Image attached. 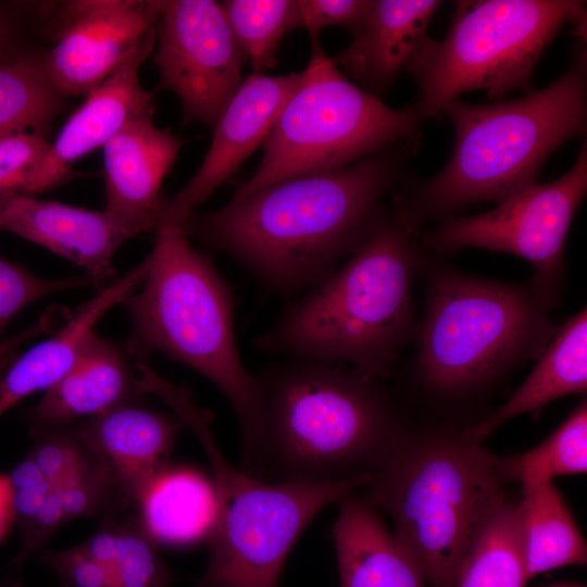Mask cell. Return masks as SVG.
I'll return each instance as SVG.
<instances>
[{"mask_svg":"<svg viewBox=\"0 0 587 587\" xmlns=\"http://www.w3.org/2000/svg\"><path fill=\"white\" fill-rule=\"evenodd\" d=\"M371 0H298L301 28L309 32L311 40L328 26H342L352 33L362 25Z\"/></svg>","mask_w":587,"mask_h":587,"instance_id":"d590c367","label":"cell"},{"mask_svg":"<svg viewBox=\"0 0 587 587\" xmlns=\"http://www.w3.org/2000/svg\"><path fill=\"white\" fill-rule=\"evenodd\" d=\"M50 143L46 137L16 134L0 138V192H27Z\"/></svg>","mask_w":587,"mask_h":587,"instance_id":"836d02e7","label":"cell"},{"mask_svg":"<svg viewBox=\"0 0 587 587\" xmlns=\"http://www.w3.org/2000/svg\"><path fill=\"white\" fill-rule=\"evenodd\" d=\"M137 504L140 524L158 545L207 540L216 514L214 486L189 467L170 466Z\"/></svg>","mask_w":587,"mask_h":587,"instance_id":"cb8c5ba5","label":"cell"},{"mask_svg":"<svg viewBox=\"0 0 587 587\" xmlns=\"http://www.w3.org/2000/svg\"><path fill=\"white\" fill-rule=\"evenodd\" d=\"M0 230L40 245L98 283L112 277L120 247L141 234L107 210L95 211L15 191L0 192Z\"/></svg>","mask_w":587,"mask_h":587,"instance_id":"2e32d148","label":"cell"},{"mask_svg":"<svg viewBox=\"0 0 587 587\" xmlns=\"http://www.w3.org/2000/svg\"><path fill=\"white\" fill-rule=\"evenodd\" d=\"M400 161L380 150L341 168L289 177L191 214L183 226L276 294H296L327 277L365 237Z\"/></svg>","mask_w":587,"mask_h":587,"instance_id":"6da1fadb","label":"cell"},{"mask_svg":"<svg viewBox=\"0 0 587 587\" xmlns=\"http://www.w3.org/2000/svg\"><path fill=\"white\" fill-rule=\"evenodd\" d=\"M446 36H428L408 66L419 86L417 115L436 118L464 92L500 100L529 90L533 71L566 24L585 37L586 8L573 0L455 1Z\"/></svg>","mask_w":587,"mask_h":587,"instance_id":"52a82bcc","label":"cell"},{"mask_svg":"<svg viewBox=\"0 0 587 587\" xmlns=\"http://www.w3.org/2000/svg\"><path fill=\"white\" fill-rule=\"evenodd\" d=\"M155 46V27L145 33L112 73L88 95L50 143L26 195L48 190L80 158L102 148L128 122L154 113V93L140 84L139 70Z\"/></svg>","mask_w":587,"mask_h":587,"instance_id":"9a60e30c","label":"cell"},{"mask_svg":"<svg viewBox=\"0 0 587 587\" xmlns=\"http://www.w3.org/2000/svg\"><path fill=\"white\" fill-rule=\"evenodd\" d=\"M526 583L517 508L507 501L463 558L455 587H524Z\"/></svg>","mask_w":587,"mask_h":587,"instance_id":"4316f807","label":"cell"},{"mask_svg":"<svg viewBox=\"0 0 587 587\" xmlns=\"http://www.w3.org/2000/svg\"><path fill=\"white\" fill-rule=\"evenodd\" d=\"M7 486L10 510L21 536L53 484L27 453L8 475Z\"/></svg>","mask_w":587,"mask_h":587,"instance_id":"e575fe53","label":"cell"},{"mask_svg":"<svg viewBox=\"0 0 587 587\" xmlns=\"http://www.w3.org/2000/svg\"><path fill=\"white\" fill-rule=\"evenodd\" d=\"M416 225L382 212L348 260L254 340L264 352L388 375L412 335Z\"/></svg>","mask_w":587,"mask_h":587,"instance_id":"3957f363","label":"cell"},{"mask_svg":"<svg viewBox=\"0 0 587 587\" xmlns=\"http://www.w3.org/2000/svg\"><path fill=\"white\" fill-rule=\"evenodd\" d=\"M496 457L463 434L402 436L373 474L372 507L430 587H455L459 566L507 502Z\"/></svg>","mask_w":587,"mask_h":587,"instance_id":"8992f818","label":"cell"},{"mask_svg":"<svg viewBox=\"0 0 587 587\" xmlns=\"http://www.w3.org/2000/svg\"><path fill=\"white\" fill-rule=\"evenodd\" d=\"M216 514L209 561L196 587H277L285 562L308 525L327 505L373 474L324 483H267L226 459L212 466Z\"/></svg>","mask_w":587,"mask_h":587,"instance_id":"30bf717a","label":"cell"},{"mask_svg":"<svg viewBox=\"0 0 587 587\" xmlns=\"http://www.w3.org/2000/svg\"><path fill=\"white\" fill-rule=\"evenodd\" d=\"M245 61L220 2L163 1L153 62L159 89L180 101L184 124L215 128L242 83Z\"/></svg>","mask_w":587,"mask_h":587,"instance_id":"7c38bea8","label":"cell"},{"mask_svg":"<svg viewBox=\"0 0 587 587\" xmlns=\"http://www.w3.org/2000/svg\"><path fill=\"white\" fill-rule=\"evenodd\" d=\"M66 523L62 503L53 485L27 529L20 536V547L12 563L21 567Z\"/></svg>","mask_w":587,"mask_h":587,"instance_id":"74e56055","label":"cell"},{"mask_svg":"<svg viewBox=\"0 0 587 587\" xmlns=\"http://www.w3.org/2000/svg\"><path fill=\"white\" fill-rule=\"evenodd\" d=\"M441 4L437 0H372L352 41L332 62L377 97L407 70Z\"/></svg>","mask_w":587,"mask_h":587,"instance_id":"ffe728a7","label":"cell"},{"mask_svg":"<svg viewBox=\"0 0 587 587\" xmlns=\"http://www.w3.org/2000/svg\"><path fill=\"white\" fill-rule=\"evenodd\" d=\"M565 73L546 88L512 101L444 110L454 128L451 158L398 208L417 225L479 201L502 202L538 184L550 154L587 123V53L575 45Z\"/></svg>","mask_w":587,"mask_h":587,"instance_id":"277c9868","label":"cell"},{"mask_svg":"<svg viewBox=\"0 0 587 587\" xmlns=\"http://www.w3.org/2000/svg\"><path fill=\"white\" fill-rule=\"evenodd\" d=\"M53 485L67 523L80 517L108 515L121 505L128 504L123 492L101 463Z\"/></svg>","mask_w":587,"mask_h":587,"instance_id":"d6a6232c","label":"cell"},{"mask_svg":"<svg viewBox=\"0 0 587 587\" xmlns=\"http://www.w3.org/2000/svg\"><path fill=\"white\" fill-rule=\"evenodd\" d=\"M0 587H14V586H4V585L0 584ZM59 587H61V586H59Z\"/></svg>","mask_w":587,"mask_h":587,"instance_id":"7bdbcfd3","label":"cell"},{"mask_svg":"<svg viewBox=\"0 0 587 587\" xmlns=\"http://www.w3.org/2000/svg\"><path fill=\"white\" fill-rule=\"evenodd\" d=\"M502 483L525 486L553 482L563 475L587 471V405L582 400L567 419L535 448L504 458L496 457Z\"/></svg>","mask_w":587,"mask_h":587,"instance_id":"83f0119b","label":"cell"},{"mask_svg":"<svg viewBox=\"0 0 587 587\" xmlns=\"http://www.w3.org/2000/svg\"><path fill=\"white\" fill-rule=\"evenodd\" d=\"M15 351H10L0 357V377L15 357Z\"/></svg>","mask_w":587,"mask_h":587,"instance_id":"b9f144b4","label":"cell"},{"mask_svg":"<svg viewBox=\"0 0 587 587\" xmlns=\"http://www.w3.org/2000/svg\"><path fill=\"white\" fill-rule=\"evenodd\" d=\"M150 257L80 304L67 323L12 360L0 377V416L27 396L46 391L73 366L85 340L102 316L142 283Z\"/></svg>","mask_w":587,"mask_h":587,"instance_id":"44dd1931","label":"cell"},{"mask_svg":"<svg viewBox=\"0 0 587 587\" xmlns=\"http://www.w3.org/2000/svg\"><path fill=\"white\" fill-rule=\"evenodd\" d=\"M98 284L87 275L38 277L24 265L0 257V337L8 323L30 303L50 295Z\"/></svg>","mask_w":587,"mask_h":587,"instance_id":"1f68e13d","label":"cell"},{"mask_svg":"<svg viewBox=\"0 0 587 587\" xmlns=\"http://www.w3.org/2000/svg\"><path fill=\"white\" fill-rule=\"evenodd\" d=\"M32 436L34 441L27 453L52 484L100 464L77 424L49 426L33 432Z\"/></svg>","mask_w":587,"mask_h":587,"instance_id":"4dcf8cb0","label":"cell"},{"mask_svg":"<svg viewBox=\"0 0 587 587\" xmlns=\"http://www.w3.org/2000/svg\"><path fill=\"white\" fill-rule=\"evenodd\" d=\"M41 561L58 575L61 587H116L111 571L85 554L78 546L48 549Z\"/></svg>","mask_w":587,"mask_h":587,"instance_id":"8d00e7d4","label":"cell"},{"mask_svg":"<svg viewBox=\"0 0 587 587\" xmlns=\"http://www.w3.org/2000/svg\"><path fill=\"white\" fill-rule=\"evenodd\" d=\"M77 546L89 558L111 571L117 548V521L113 513L105 515L100 526Z\"/></svg>","mask_w":587,"mask_h":587,"instance_id":"f35d334b","label":"cell"},{"mask_svg":"<svg viewBox=\"0 0 587 587\" xmlns=\"http://www.w3.org/2000/svg\"><path fill=\"white\" fill-rule=\"evenodd\" d=\"M42 58L20 52L0 61V138L45 133L63 108Z\"/></svg>","mask_w":587,"mask_h":587,"instance_id":"484cf974","label":"cell"},{"mask_svg":"<svg viewBox=\"0 0 587 587\" xmlns=\"http://www.w3.org/2000/svg\"><path fill=\"white\" fill-rule=\"evenodd\" d=\"M522 491L516 508L527 582L553 569L586 564V541L554 483Z\"/></svg>","mask_w":587,"mask_h":587,"instance_id":"d4e9b609","label":"cell"},{"mask_svg":"<svg viewBox=\"0 0 587 587\" xmlns=\"http://www.w3.org/2000/svg\"><path fill=\"white\" fill-rule=\"evenodd\" d=\"M302 72L267 76L252 73L242 80L214 128L211 146L197 173L164 205L163 218L184 223L271 133Z\"/></svg>","mask_w":587,"mask_h":587,"instance_id":"5bb4252c","label":"cell"},{"mask_svg":"<svg viewBox=\"0 0 587 587\" xmlns=\"http://www.w3.org/2000/svg\"><path fill=\"white\" fill-rule=\"evenodd\" d=\"M163 1L65 2L46 28L55 46L42 58L49 79L66 96L88 95L154 28Z\"/></svg>","mask_w":587,"mask_h":587,"instance_id":"4fadbf2b","label":"cell"},{"mask_svg":"<svg viewBox=\"0 0 587 587\" xmlns=\"http://www.w3.org/2000/svg\"><path fill=\"white\" fill-rule=\"evenodd\" d=\"M337 503L333 538L340 587H426L421 570L366 499L351 492Z\"/></svg>","mask_w":587,"mask_h":587,"instance_id":"7402d4cb","label":"cell"},{"mask_svg":"<svg viewBox=\"0 0 587 587\" xmlns=\"http://www.w3.org/2000/svg\"><path fill=\"white\" fill-rule=\"evenodd\" d=\"M10 27L9 23L0 12V61L15 55L20 52L12 50L10 46Z\"/></svg>","mask_w":587,"mask_h":587,"instance_id":"ab89813d","label":"cell"},{"mask_svg":"<svg viewBox=\"0 0 587 587\" xmlns=\"http://www.w3.org/2000/svg\"><path fill=\"white\" fill-rule=\"evenodd\" d=\"M116 587H170L174 574L139 520L117 521V548L111 567Z\"/></svg>","mask_w":587,"mask_h":587,"instance_id":"f546056e","label":"cell"},{"mask_svg":"<svg viewBox=\"0 0 587 587\" xmlns=\"http://www.w3.org/2000/svg\"><path fill=\"white\" fill-rule=\"evenodd\" d=\"M587 190V145L561 177L537 184L495 209L450 217L425 238L428 248L454 252L482 248L514 254L534 266L530 288L549 308L560 300L564 279V245Z\"/></svg>","mask_w":587,"mask_h":587,"instance_id":"8fae6325","label":"cell"},{"mask_svg":"<svg viewBox=\"0 0 587 587\" xmlns=\"http://www.w3.org/2000/svg\"><path fill=\"white\" fill-rule=\"evenodd\" d=\"M24 341H25L24 336L21 334L12 338H9L4 341H1L0 342V357L7 352L16 350V348Z\"/></svg>","mask_w":587,"mask_h":587,"instance_id":"60d3db41","label":"cell"},{"mask_svg":"<svg viewBox=\"0 0 587 587\" xmlns=\"http://www.w3.org/2000/svg\"><path fill=\"white\" fill-rule=\"evenodd\" d=\"M262 405L241 470L267 483H324L374 474L402 438L377 377L292 359L257 375Z\"/></svg>","mask_w":587,"mask_h":587,"instance_id":"7a4b0ae2","label":"cell"},{"mask_svg":"<svg viewBox=\"0 0 587 587\" xmlns=\"http://www.w3.org/2000/svg\"><path fill=\"white\" fill-rule=\"evenodd\" d=\"M221 7L253 73L275 67L283 37L301 28L296 0H227Z\"/></svg>","mask_w":587,"mask_h":587,"instance_id":"f1b7e54d","label":"cell"},{"mask_svg":"<svg viewBox=\"0 0 587 587\" xmlns=\"http://www.w3.org/2000/svg\"><path fill=\"white\" fill-rule=\"evenodd\" d=\"M153 234L150 267L122 303L133 326L126 349L146 363L165 354L215 385L237 415L245 457L258 436L262 394L237 349L229 288L182 223L162 220Z\"/></svg>","mask_w":587,"mask_h":587,"instance_id":"5b68a950","label":"cell"},{"mask_svg":"<svg viewBox=\"0 0 587 587\" xmlns=\"http://www.w3.org/2000/svg\"><path fill=\"white\" fill-rule=\"evenodd\" d=\"M133 358L126 347L93 332L70 371L28 410L26 421L30 433L136 401L143 392L138 373L140 361Z\"/></svg>","mask_w":587,"mask_h":587,"instance_id":"d6986e66","label":"cell"},{"mask_svg":"<svg viewBox=\"0 0 587 587\" xmlns=\"http://www.w3.org/2000/svg\"><path fill=\"white\" fill-rule=\"evenodd\" d=\"M547 312L530 287L434 274L419 339L422 378L436 391L462 392L538 358L559 327Z\"/></svg>","mask_w":587,"mask_h":587,"instance_id":"ba28073f","label":"cell"},{"mask_svg":"<svg viewBox=\"0 0 587 587\" xmlns=\"http://www.w3.org/2000/svg\"><path fill=\"white\" fill-rule=\"evenodd\" d=\"M183 426L175 413L136 401L77 424L127 503H138L150 485L170 467L173 446Z\"/></svg>","mask_w":587,"mask_h":587,"instance_id":"ac0fdd59","label":"cell"},{"mask_svg":"<svg viewBox=\"0 0 587 587\" xmlns=\"http://www.w3.org/2000/svg\"><path fill=\"white\" fill-rule=\"evenodd\" d=\"M153 115L128 122L102 147L104 210L141 234L154 233L163 218L166 198L161 186L183 147L176 134L154 125Z\"/></svg>","mask_w":587,"mask_h":587,"instance_id":"e0dca14e","label":"cell"},{"mask_svg":"<svg viewBox=\"0 0 587 587\" xmlns=\"http://www.w3.org/2000/svg\"><path fill=\"white\" fill-rule=\"evenodd\" d=\"M587 388V311L558 327L524 383L494 413L463 435L479 444L510 419L528 413L538 417L550 402Z\"/></svg>","mask_w":587,"mask_h":587,"instance_id":"603a6c76","label":"cell"},{"mask_svg":"<svg viewBox=\"0 0 587 587\" xmlns=\"http://www.w3.org/2000/svg\"><path fill=\"white\" fill-rule=\"evenodd\" d=\"M420 122L414 105L390 108L352 84L320 40H311L309 63L262 145V161L233 199L289 177L345 167L396 141H411Z\"/></svg>","mask_w":587,"mask_h":587,"instance_id":"9c48e42d","label":"cell"}]
</instances>
